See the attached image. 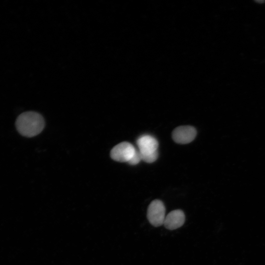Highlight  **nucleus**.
Here are the masks:
<instances>
[{
  "mask_svg": "<svg viewBox=\"0 0 265 265\" xmlns=\"http://www.w3.org/2000/svg\"><path fill=\"white\" fill-rule=\"evenodd\" d=\"M15 126L21 135L31 137L42 132L44 128L45 122L39 113L34 111H26L18 116Z\"/></svg>",
  "mask_w": 265,
  "mask_h": 265,
  "instance_id": "obj_1",
  "label": "nucleus"
},
{
  "mask_svg": "<svg viewBox=\"0 0 265 265\" xmlns=\"http://www.w3.org/2000/svg\"><path fill=\"white\" fill-rule=\"evenodd\" d=\"M138 151L142 160L147 163H152L158 157L159 143L157 140L149 134H144L136 140Z\"/></svg>",
  "mask_w": 265,
  "mask_h": 265,
  "instance_id": "obj_2",
  "label": "nucleus"
},
{
  "mask_svg": "<svg viewBox=\"0 0 265 265\" xmlns=\"http://www.w3.org/2000/svg\"><path fill=\"white\" fill-rule=\"evenodd\" d=\"M165 207L160 200H153L147 209V217L149 222L155 227L163 224L165 218Z\"/></svg>",
  "mask_w": 265,
  "mask_h": 265,
  "instance_id": "obj_3",
  "label": "nucleus"
},
{
  "mask_svg": "<svg viewBox=\"0 0 265 265\" xmlns=\"http://www.w3.org/2000/svg\"><path fill=\"white\" fill-rule=\"evenodd\" d=\"M136 149L129 142H122L115 146L111 150L110 157L119 162H129L133 156Z\"/></svg>",
  "mask_w": 265,
  "mask_h": 265,
  "instance_id": "obj_4",
  "label": "nucleus"
},
{
  "mask_svg": "<svg viewBox=\"0 0 265 265\" xmlns=\"http://www.w3.org/2000/svg\"><path fill=\"white\" fill-rule=\"evenodd\" d=\"M196 133L195 129L192 126H180L173 131L172 138L177 143L187 144L194 139Z\"/></svg>",
  "mask_w": 265,
  "mask_h": 265,
  "instance_id": "obj_5",
  "label": "nucleus"
},
{
  "mask_svg": "<svg viewBox=\"0 0 265 265\" xmlns=\"http://www.w3.org/2000/svg\"><path fill=\"white\" fill-rule=\"evenodd\" d=\"M186 219L184 212L175 210L170 212L166 216L163 225L168 230H175L182 226Z\"/></svg>",
  "mask_w": 265,
  "mask_h": 265,
  "instance_id": "obj_6",
  "label": "nucleus"
},
{
  "mask_svg": "<svg viewBox=\"0 0 265 265\" xmlns=\"http://www.w3.org/2000/svg\"><path fill=\"white\" fill-rule=\"evenodd\" d=\"M141 160H142V159L140 154L139 151L138 150H136L133 156L128 162V163L131 165H136Z\"/></svg>",
  "mask_w": 265,
  "mask_h": 265,
  "instance_id": "obj_7",
  "label": "nucleus"
},
{
  "mask_svg": "<svg viewBox=\"0 0 265 265\" xmlns=\"http://www.w3.org/2000/svg\"><path fill=\"white\" fill-rule=\"evenodd\" d=\"M255 1H256L257 2L259 3H263L265 1L264 0H255Z\"/></svg>",
  "mask_w": 265,
  "mask_h": 265,
  "instance_id": "obj_8",
  "label": "nucleus"
}]
</instances>
